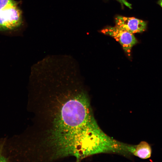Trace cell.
Returning a JSON list of instances; mask_svg holds the SVG:
<instances>
[{
	"mask_svg": "<svg viewBox=\"0 0 162 162\" xmlns=\"http://www.w3.org/2000/svg\"><path fill=\"white\" fill-rule=\"evenodd\" d=\"M33 86V160L52 161L72 156L79 161L86 157L96 126L80 78L57 72Z\"/></svg>",
	"mask_w": 162,
	"mask_h": 162,
	"instance_id": "obj_1",
	"label": "cell"
},
{
	"mask_svg": "<svg viewBox=\"0 0 162 162\" xmlns=\"http://www.w3.org/2000/svg\"><path fill=\"white\" fill-rule=\"evenodd\" d=\"M22 12L17 2L0 0V30H12L22 23Z\"/></svg>",
	"mask_w": 162,
	"mask_h": 162,
	"instance_id": "obj_2",
	"label": "cell"
},
{
	"mask_svg": "<svg viewBox=\"0 0 162 162\" xmlns=\"http://www.w3.org/2000/svg\"><path fill=\"white\" fill-rule=\"evenodd\" d=\"M104 32L118 40L124 51L129 52L137 40L133 34L116 26L106 29Z\"/></svg>",
	"mask_w": 162,
	"mask_h": 162,
	"instance_id": "obj_3",
	"label": "cell"
},
{
	"mask_svg": "<svg viewBox=\"0 0 162 162\" xmlns=\"http://www.w3.org/2000/svg\"><path fill=\"white\" fill-rule=\"evenodd\" d=\"M116 26L133 34L144 31L146 23L144 21L133 17L117 16L116 19Z\"/></svg>",
	"mask_w": 162,
	"mask_h": 162,
	"instance_id": "obj_4",
	"label": "cell"
},
{
	"mask_svg": "<svg viewBox=\"0 0 162 162\" xmlns=\"http://www.w3.org/2000/svg\"><path fill=\"white\" fill-rule=\"evenodd\" d=\"M132 152L134 155L140 158L146 159L150 157L152 149L148 143L142 141L135 146L133 149Z\"/></svg>",
	"mask_w": 162,
	"mask_h": 162,
	"instance_id": "obj_5",
	"label": "cell"
},
{
	"mask_svg": "<svg viewBox=\"0 0 162 162\" xmlns=\"http://www.w3.org/2000/svg\"><path fill=\"white\" fill-rule=\"evenodd\" d=\"M119 2L122 5H125L130 9L132 8L131 4L127 2L125 0H116Z\"/></svg>",
	"mask_w": 162,
	"mask_h": 162,
	"instance_id": "obj_6",
	"label": "cell"
},
{
	"mask_svg": "<svg viewBox=\"0 0 162 162\" xmlns=\"http://www.w3.org/2000/svg\"><path fill=\"white\" fill-rule=\"evenodd\" d=\"M159 4L162 7V0H160L159 2Z\"/></svg>",
	"mask_w": 162,
	"mask_h": 162,
	"instance_id": "obj_7",
	"label": "cell"
}]
</instances>
